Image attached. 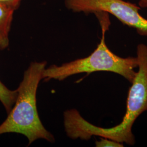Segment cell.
Returning a JSON list of instances; mask_svg holds the SVG:
<instances>
[{
    "label": "cell",
    "mask_w": 147,
    "mask_h": 147,
    "mask_svg": "<svg viewBox=\"0 0 147 147\" xmlns=\"http://www.w3.org/2000/svg\"><path fill=\"white\" fill-rule=\"evenodd\" d=\"M137 58L138 71L129 90L126 112L121 123L108 128L95 126L84 118L78 111L71 109L64 117V126L69 137L88 141L95 136L130 146L135 144L132 126L137 118L147 111V45L140 44L137 45Z\"/></svg>",
    "instance_id": "obj_1"
},
{
    "label": "cell",
    "mask_w": 147,
    "mask_h": 147,
    "mask_svg": "<svg viewBox=\"0 0 147 147\" xmlns=\"http://www.w3.org/2000/svg\"><path fill=\"white\" fill-rule=\"evenodd\" d=\"M46 65V62H32L25 71L17 89L16 102L5 121L0 125V135L20 134L26 137L28 145L38 139L51 143L55 141L54 136L42 125L37 111V89Z\"/></svg>",
    "instance_id": "obj_2"
},
{
    "label": "cell",
    "mask_w": 147,
    "mask_h": 147,
    "mask_svg": "<svg viewBox=\"0 0 147 147\" xmlns=\"http://www.w3.org/2000/svg\"><path fill=\"white\" fill-rule=\"evenodd\" d=\"M100 42L89 56L79 58L61 65H53L44 69L42 80H64L70 76L80 73L87 74L96 71H109L119 74L131 84L135 78L138 67L136 57H121L112 52L105 42V33L101 30Z\"/></svg>",
    "instance_id": "obj_3"
},
{
    "label": "cell",
    "mask_w": 147,
    "mask_h": 147,
    "mask_svg": "<svg viewBox=\"0 0 147 147\" xmlns=\"http://www.w3.org/2000/svg\"><path fill=\"white\" fill-rule=\"evenodd\" d=\"M69 10L85 14L106 13L116 17L121 22L134 28L142 36H147V19L139 11L141 7L123 0H64Z\"/></svg>",
    "instance_id": "obj_4"
},
{
    "label": "cell",
    "mask_w": 147,
    "mask_h": 147,
    "mask_svg": "<svg viewBox=\"0 0 147 147\" xmlns=\"http://www.w3.org/2000/svg\"><path fill=\"white\" fill-rule=\"evenodd\" d=\"M14 11L0 3V36L8 46L9 45L8 35Z\"/></svg>",
    "instance_id": "obj_5"
},
{
    "label": "cell",
    "mask_w": 147,
    "mask_h": 147,
    "mask_svg": "<svg viewBox=\"0 0 147 147\" xmlns=\"http://www.w3.org/2000/svg\"><path fill=\"white\" fill-rule=\"evenodd\" d=\"M8 45L3 42L0 36V50H4ZM18 96L17 89L12 90L8 88L5 84L0 81V101L5 108L8 113L16 102Z\"/></svg>",
    "instance_id": "obj_6"
},
{
    "label": "cell",
    "mask_w": 147,
    "mask_h": 147,
    "mask_svg": "<svg viewBox=\"0 0 147 147\" xmlns=\"http://www.w3.org/2000/svg\"><path fill=\"white\" fill-rule=\"evenodd\" d=\"M95 146L97 147H123V143L117 142L109 138H103L100 139V141L95 142Z\"/></svg>",
    "instance_id": "obj_7"
},
{
    "label": "cell",
    "mask_w": 147,
    "mask_h": 147,
    "mask_svg": "<svg viewBox=\"0 0 147 147\" xmlns=\"http://www.w3.org/2000/svg\"><path fill=\"white\" fill-rule=\"evenodd\" d=\"M22 1V0H0V3L16 11L19 7Z\"/></svg>",
    "instance_id": "obj_8"
},
{
    "label": "cell",
    "mask_w": 147,
    "mask_h": 147,
    "mask_svg": "<svg viewBox=\"0 0 147 147\" xmlns=\"http://www.w3.org/2000/svg\"><path fill=\"white\" fill-rule=\"evenodd\" d=\"M138 6L141 8H144L147 7V0H139Z\"/></svg>",
    "instance_id": "obj_9"
}]
</instances>
